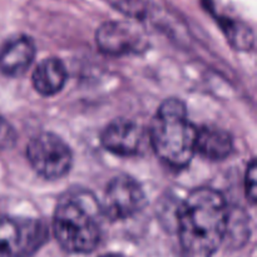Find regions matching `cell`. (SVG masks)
<instances>
[{"label":"cell","mask_w":257,"mask_h":257,"mask_svg":"<svg viewBox=\"0 0 257 257\" xmlns=\"http://www.w3.org/2000/svg\"><path fill=\"white\" fill-rule=\"evenodd\" d=\"M35 57L34 42L27 35L10 39L0 49V72L9 77L22 75Z\"/></svg>","instance_id":"obj_9"},{"label":"cell","mask_w":257,"mask_h":257,"mask_svg":"<svg viewBox=\"0 0 257 257\" xmlns=\"http://www.w3.org/2000/svg\"><path fill=\"white\" fill-rule=\"evenodd\" d=\"M17 142V133L5 118L0 115V150H10Z\"/></svg>","instance_id":"obj_14"},{"label":"cell","mask_w":257,"mask_h":257,"mask_svg":"<svg viewBox=\"0 0 257 257\" xmlns=\"http://www.w3.org/2000/svg\"><path fill=\"white\" fill-rule=\"evenodd\" d=\"M110 5L132 19L146 20L153 13V4L151 0H108Z\"/></svg>","instance_id":"obj_12"},{"label":"cell","mask_w":257,"mask_h":257,"mask_svg":"<svg viewBox=\"0 0 257 257\" xmlns=\"http://www.w3.org/2000/svg\"><path fill=\"white\" fill-rule=\"evenodd\" d=\"M146 195L142 186L130 176H117L108 183L100 212L110 221L130 218L146 206Z\"/></svg>","instance_id":"obj_6"},{"label":"cell","mask_w":257,"mask_h":257,"mask_svg":"<svg viewBox=\"0 0 257 257\" xmlns=\"http://www.w3.org/2000/svg\"><path fill=\"white\" fill-rule=\"evenodd\" d=\"M196 136L197 128L188 119L182 100H165L150 128V142L158 157L171 167H185L196 153Z\"/></svg>","instance_id":"obj_3"},{"label":"cell","mask_w":257,"mask_h":257,"mask_svg":"<svg viewBox=\"0 0 257 257\" xmlns=\"http://www.w3.org/2000/svg\"><path fill=\"white\" fill-rule=\"evenodd\" d=\"M227 203L218 191L196 188L177 211V233L185 257H212L227 233Z\"/></svg>","instance_id":"obj_1"},{"label":"cell","mask_w":257,"mask_h":257,"mask_svg":"<svg viewBox=\"0 0 257 257\" xmlns=\"http://www.w3.org/2000/svg\"><path fill=\"white\" fill-rule=\"evenodd\" d=\"M256 161L252 160L247 166L245 177V190L246 197L251 203L256 202V190H257V178H256Z\"/></svg>","instance_id":"obj_15"},{"label":"cell","mask_w":257,"mask_h":257,"mask_svg":"<svg viewBox=\"0 0 257 257\" xmlns=\"http://www.w3.org/2000/svg\"><path fill=\"white\" fill-rule=\"evenodd\" d=\"M95 42L102 53L113 57L136 54L146 48L145 37L132 24L107 22L98 28Z\"/></svg>","instance_id":"obj_7"},{"label":"cell","mask_w":257,"mask_h":257,"mask_svg":"<svg viewBox=\"0 0 257 257\" xmlns=\"http://www.w3.org/2000/svg\"><path fill=\"white\" fill-rule=\"evenodd\" d=\"M100 206L87 192L64 196L58 202L53 230L63 250L69 253H89L100 241L98 215Z\"/></svg>","instance_id":"obj_2"},{"label":"cell","mask_w":257,"mask_h":257,"mask_svg":"<svg viewBox=\"0 0 257 257\" xmlns=\"http://www.w3.org/2000/svg\"><path fill=\"white\" fill-rule=\"evenodd\" d=\"M100 257H125V256H122V255H118V253H108V255H103Z\"/></svg>","instance_id":"obj_16"},{"label":"cell","mask_w":257,"mask_h":257,"mask_svg":"<svg viewBox=\"0 0 257 257\" xmlns=\"http://www.w3.org/2000/svg\"><path fill=\"white\" fill-rule=\"evenodd\" d=\"M232 138L226 131L205 125L197 128L195 151L210 161H222L231 155Z\"/></svg>","instance_id":"obj_10"},{"label":"cell","mask_w":257,"mask_h":257,"mask_svg":"<svg viewBox=\"0 0 257 257\" xmlns=\"http://www.w3.org/2000/svg\"><path fill=\"white\" fill-rule=\"evenodd\" d=\"M27 158L35 172L48 180H57L69 172L73 155L67 143L53 133L44 132L29 141Z\"/></svg>","instance_id":"obj_5"},{"label":"cell","mask_w":257,"mask_h":257,"mask_svg":"<svg viewBox=\"0 0 257 257\" xmlns=\"http://www.w3.org/2000/svg\"><path fill=\"white\" fill-rule=\"evenodd\" d=\"M102 145L109 152L127 157L140 152L145 142L142 127L130 119H115L102 133Z\"/></svg>","instance_id":"obj_8"},{"label":"cell","mask_w":257,"mask_h":257,"mask_svg":"<svg viewBox=\"0 0 257 257\" xmlns=\"http://www.w3.org/2000/svg\"><path fill=\"white\" fill-rule=\"evenodd\" d=\"M48 240L43 221L30 217L0 218V256L30 257Z\"/></svg>","instance_id":"obj_4"},{"label":"cell","mask_w":257,"mask_h":257,"mask_svg":"<svg viewBox=\"0 0 257 257\" xmlns=\"http://www.w3.org/2000/svg\"><path fill=\"white\" fill-rule=\"evenodd\" d=\"M33 85L39 94L50 97L64 87L67 82V70L58 58H48L40 62L33 73Z\"/></svg>","instance_id":"obj_11"},{"label":"cell","mask_w":257,"mask_h":257,"mask_svg":"<svg viewBox=\"0 0 257 257\" xmlns=\"http://www.w3.org/2000/svg\"><path fill=\"white\" fill-rule=\"evenodd\" d=\"M226 33L231 44L235 45L237 49H250L253 45L252 32L248 29V27L240 23L228 20L226 23Z\"/></svg>","instance_id":"obj_13"}]
</instances>
